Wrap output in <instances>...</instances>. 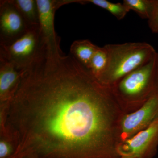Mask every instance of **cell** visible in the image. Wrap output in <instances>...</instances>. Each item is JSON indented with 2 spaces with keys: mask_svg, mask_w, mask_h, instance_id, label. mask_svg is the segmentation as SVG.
I'll return each mask as SVG.
<instances>
[{
  "mask_svg": "<svg viewBox=\"0 0 158 158\" xmlns=\"http://www.w3.org/2000/svg\"><path fill=\"white\" fill-rule=\"evenodd\" d=\"M114 95L70 53H46L1 103L9 158H119L112 144Z\"/></svg>",
  "mask_w": 158,
  "mask_h": 158,
  "instance_id": "1",
  "label": "cell"
},
{
  "mask_svg": "<svg viewBox=\"0 0 158 158\" xmlns=\"http://www.w3.org/2000/svg\"><path fill=\"white\" fill-rule=\"evenodd\" d=\"M107 52L108 62L99 81L111 87L132 72L145 65L157 52L146 42H127L104 46Z\"/></svg>",
  "mask_w": 158,
  "mask_h": 158,
  "instance_id": "2",
  "label": "cell"
},
{
  "mask_svg": "<svg viewBox=\"0 0 158 158\" xmlns=\"http://www.w3.org/2000/svg\"><path fill=\"white\" fill-rule=\"evenodd\" d=\"M47 50L40 35L39 26L30 28L13 41L0 44V58L11 62L19 69H28Z\"/></svg>",
  "mask_w": 158,
  "mask_h": 158,
  "instance_id": "3",
  "label": "cell"
},
{
  "mask_svg": "<svg viewBox=\"0 0 158 158\" xmlns=\"http://www.w3.org/2000/svg\"><path fill=\"white\" fill-rule=\"evenodd\" d=\"M156 55L149 62L128 74L114 85H116L115 90L117 95L124 98L137 99L149 98L154 93Z\"/></svg>",
  "mask_w": 158,
  "mask_h": 158,
  "instance_id": "4",
  "label": "cell"
},
{
  "mask_svg": "<svg viewBox=\"0 0 158 158\" xmlns=\"http://www.w3.org/2000/svg\"><path fill=\"white\" fill-rule=\"evenodd\" d=\"M158 143V119L116 148L120 158H151Z\"/></svg>",
  "mask_w": 158,
  "mask_h": 158,
  "instance_id": "5",
  "label": "cell"
},
{
  "mask_svg": "<svg viewBox=\"0 0 158 158\" xmlns=\"http://www.w3.org/2000/svg\"><path fill=\"white\" fill-rule=\"evenodd\" d=\"M39 13L40 35L47 51L57 52L61 51L60 39L54 27L55 12L61 6L67 4L66 0H37Z\"/></svg>",
  "mask_w": 158,
  "mask_h": 158,
  "instance_id": "6",
  "label": "cell"
},
{
  "mask_svg": "<svg viewBox=\"0 0 158 158\" xmlns=\"http://www.w3.org/2000/svg\"><path fill=\"white\" fill-rule=\"evenodd\" d=\"M30 28L10 0L0 1V44L17 39Z\"/></svg>",
  "mask_w": 158,
  "mask_h": 158,
  "instance_id": "7",
  "label": "cell"
},
{
  "mask_svg": "<svg viewBox=\"0 0 158 158\" xmlns=\"http://www.w3.org/2000/svg\"><path fill=\"white\" fill-rule=\"evenodd\" d=\"M158 119V94H153L136 112L125 116L121 123L122 132L130 136L148 127Z\"/></svg>",
  "mask_w": 158,
  "mask_h": 158,
  "instance_id": "8",
  "label": "cell"
},
{
  "mask_svg": "<svg viewBox=\"0 0 158 158\" xmlns=\"http://www.w3.org/2000/svg\"><path fill=\"white\" fill-rule=\"evenodd\" d=\"M13 64L0 58V103L11 98L16 89L23 73Z\"/></svg>",
  "mask_w": 158,
  "mask_h": 158,
  "instance_id": "9",
  "label": "cell"
},
{
  "mask_svg": "<svg viewBox=\"0 0 158 158\" xmlns=\"http://www.w3.org/2000/svg\"><path fill=\"white\" fill-rule=\"evenodd\" d=\"M98 47L88 40H76L70 48V53L89 69L90 61Z\"/></svg>",
  "mask_w": 158,
  "mask_h": 158,
  "instance_id": "10",
  "label": "cell"
},
{
  "mask_svg": "<svg viewBox=\"0 0 158 158\" xmlns=\"http://www.w3.org/2000/svg\"><path fill=\"white\" fill-rule=\"evenodd\" d=\"M29 27L39 26L37 0H10Z\"/></svg>",
  "mask_w": 158,
  "mask_h": 158,
  "instance_id": "11",
  "label": "cell"
},
{
  "mask_svg": "<svg viewBox=\"0 0 158 158\" xmlns=\"http://www.w3.org/2000/svg\"><path fill=\"white\" fill-rule=\"evenodd\" d=\"M77 3L82 5L93 4L106 10L119 20L124 19L130 11L123 3H114L106 0H77Z\"/></svg>",
  "mask_w": 158,
  "mask_h": 158,
  "instance_id": "12",
  "label": "cell"
},
{
  "mask_svg": "<svg viewBox=\"0 0 158 158\" xmlns=\"http://www.w3.org/2000/svg\"><path fill=\"white\" fill-rule=\"evenodd\" d=\"M108 62L107 52L104 46L98 47L90 61L89 70L98 80H99L104 72Z\"/></svg>",
  "mask_w": 158,
  "mask_h": 158,
  "instance_id": "13",
  "label": "cell"
},
{
  "mask_svg": "<svg viewBox=\"0 0 158 158\" xmlns=\"http://www.w3.org/2000/svg\"><path fill=\"white\" fill-rule=\"evenodd\" d=\"M154 0H124L123 4L130 11L133 10L143 19H148L150 17Z\"/></svg>",
  "mask_w": 158,
  "mask_h": 158,
  "instance_id": "14",
  "label": "cell"
},
{
  "mask_svg": "<svg viewBox=\"0 0 158 158\" xmlns=\"http://www.w3.org/2000/svg\"><path fill=\"white\" fill-rule=\"evenodd\" d=\"M148 22L152 32L158 34V0H154L152 11Z\"/></svg>",
  "mask_w": 158,
  "mask_h": 158,
  "instance_id": "15",
  "label": "cell"
},
{
  "mask_svg": "<svg viewBox=\"0 0 158 158\" xmlns=\"http://www.w3.org/2000/svg\"><path fill=\"white\" fill-rule=\"evenodd\" d=\"M13 148L11 144L6 139L1 138L0 158H9L13 154Z\"/></svg>",
  "mask_w": 158,
  "mask_h": 158,
  "instance_id": "16",
  "label": "cell"
},
{
  "mask_svg": "<svg viewBox=\"0 0 158 158\" xmlns=\"http://www.w3.org/2000/svg\"><path fill=\"white\" fill-rule=\"evenodd\" d=\"M156 64L155 81L154 93L158 94V53L156 55Z\"/></svg>",
  "mask_w": 158,
  "mask_h": 158,
  "instance_id": "17",
  "label": "cell"
}]
</instances>
